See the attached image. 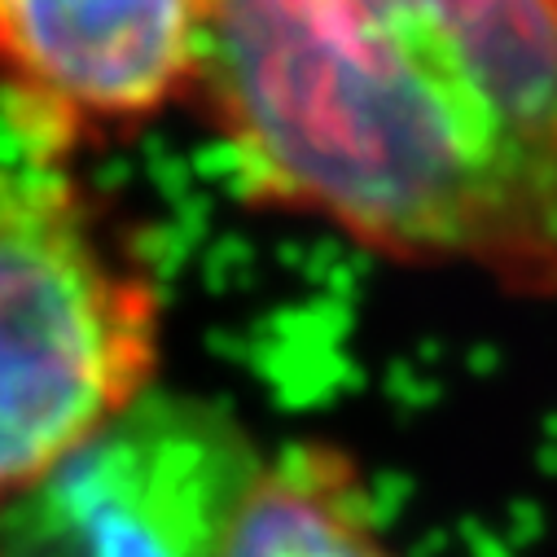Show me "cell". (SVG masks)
<instances>
[{
	"instance_id": "cell-1",
	"label": "cell",
	"mask_w": 557,
	"mask_h": 557,
	"mask_svg": "<svg viewBox=\"0 0 557 557\" xmlns=\"http://www.w3.org/2000/svg\"><path fill=\"white\" fill-rule=\"evenodd\" d=\"M194 101L250 207L557 304V0H211Z\"/></svg>"
},
{
	"instance_id": "cell-2",
	"label": "cell",
	"mask_w": 557,
	"mask_h": 557,
	"mask_svg": "<svg viewBox=\"0 0 557 557\" xmlns=\"http://www.w3.org/2000/svg\"><path fill=\"white\" fill-rule=\"evenodd\" d=\"M163 276L71 168L0 172V509L154 395Z\"/></svg>"
},
{
	"instance_id": "cell-3",
	"label": "cell",
	"mask_w": 557,
	"mask_h": 557,
	"mask_svg": "<svg viewBox=\"0 0 557 557\" xmlns=\"http://www.w3.org/2000/svg\"><path fill=\"white\" fill-rule=\"evenodd\" d=\"M211 0H0V114L23 163L71 168L194 101Z\"/></svg>"
},
{
	"instance_id": "cell-4",
	"label": "cell",
	"mask_w": 557,
	"mask_h": 557,
	"mask_svg": "<svg viewBox=\"0 0 557 557\" xmlns=\"http://www.w3.org/2000/svg\"><path fill=\"white\" fill-rule=\"evenodd\" d=\"M259 457L220 404L154 391L14 505L0 557H211Z\"/></svg>"
},
{
	"instance_id": "cell-5",
	"label": "cell",
	"mask_w": 557,
	"mask_h": 557,
	"mask_svg": "<svg viewBox=\"0 0 557 557\" xmlns=\"http://www.w3.org/2000/svg\"><path fill=\"white\" fill-rule=\"evenodd\" d=\"M211 557H404L360 461L330 440L263 453Z\"/></svg>"
}]
</instances>
